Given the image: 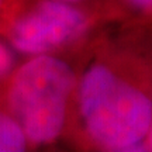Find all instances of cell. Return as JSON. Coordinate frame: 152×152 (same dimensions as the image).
I'll return each instance as SVG.
<instances>
[{
  "label": "cell",
  "instance_id": "8992f818",
  "mask_svg": "<svg viewBox=\"0 0 152 152\" xmlns=\"http://www.w3.org/2000/svg\"><path fill=\"white\" fill-rule=\"evenodd\" d=\"M16 69V55L14 49L9 44L0 41V80L10 75Z\"/></svg>",
  "mask_w": 152,
  "mask_h": 152
},
{
  "label": "cell",
  "instance_id": "52a82bcc",
  "mask_svg": "<svg viewBox=\"0 0 152 152\" xmlns=\"http://www.w3.org/2000/svg\"><path fill=\"white\" fill-rule=\"evenodd\" d=\"M61 1H66V3H72V4H82V6H103V7H107L110 10H113L114 14L118 17V20L121 21L118 13H117V10H115V7L113 4V0H61Z\"/></svg>",
  "mask_w": 152,
  "mask_h": 152
},
{
  "label": "cell",
  "instance_id": "9c48e42d",
  "mask_svg": "<svg viewBox=\"0 0 152 152\" xmlns=\"http://www.w3.org/2000/svg\"><path fill=\"white\" fill-rule=\"evenodd\" d=\"M144 145H145V148H147L148 151L152 152V125H151V128H149V132H148L145 141H144Z\"/></svg>",
  "mask_w": 152,
  "mask_h": 152
},
{
  "label": "cell",
  "instance_id": "277c9868",
  "mask_svg": "<svg viewBox=\"0 0 152 152\" xmlns=\"http://www.w3.org/2000/svg\"><path fill=\"white\" fill-rule=\"evenodd\" d=\"M28 141L10 114L0 109V152H26Z\"/></svg>",
  "mask_w": 152,
  "mask_h": 152
},
{
  "label": "cell",
  "instance_id": "7a4b0ae2",
  "mask_svg": "<svg viewBox=\"0 0 152 152\" xmlns=\"http://www.w3.org/2000/svg\"><path fill=\"white\" fill-rule=\"evenodd\" d=\"M92 41L68 52L27 58L10 75L7 113L20 125L28 144H52L66 130Z\"/></svg>",
  "mask_w": 152,
  "mask_h": 152
},
{
  "label": "cell",
  "instance_id": "30bf717a",
  "mask_svg": "<svg viewBox=\"0 0 152 152\" xmlns=\"http://www.w3.org/2000/svg\"><path fill=\"white\" fill-rule=\"evenodd\" d=\"M3 1H4V0H0V9L3 7Z\"/></svg>",
  "mask_w": 152,
  "mask_h": 152
},
{
  "label": "cell",
  "instance_id": "3957f363",
  "mask_svg": "<svg viewBox=\"0 0 152 152\" xmlns=\"http://www.w3.org/2000/svg\"><path fill=\"white\" fill-rule=\"evenodd\" d=\"M118 23L114 11L103 6L20 0L6 23L4 33L11 48L31 58L80 48L102 30Z\"/></svg>",
  "mask_w": 152,
  "mask_h": 152
},
{
  "label": "cell",
  "instance_id": "6da1fadb",
  "mask_svg": "<svg viewBox=\"0 0 152 152\" xmlns=\"http://www.w3.org/2000/svg\"><path fill=\"white\" fill-rule=\"evenodd\" d=\"M72 107L100 151L144 144L152 125V21L111 24L94 37Z\"/></svg>",
  "mask_w": 152,
  "mask_h": 152
},
{
  "label": "cell",
  "instance_id": "5b68a950",
  "mask_svg": "<svg viewBox=\"0 0 152 152\" xmlns=\"http://www.w3.org/2000/svg\"><path fill=\"white\" fill-rule=\"evenodd\" d=\"M121 21H152V0H113Z\"/></svg>",
  "mask_w": 152,
  "mask_h": 152
},
{
  "label": "cell",
  "instance_id": "ba28073f",
  "mask_svg": "<svg viewBox=\"0 0 152 152\" xmlns=\"http://www.w3.org/2000/svg\"><path fill=\"white\" fill-rule=\"evenodd\" d=\"M107 152H148V149L145 148L144 144L140 145H134L130 148H123V149H115V151H107Z\"/></svg>",
  "mask_w": 152,
  "mask_h": 152
}]
</instances>
